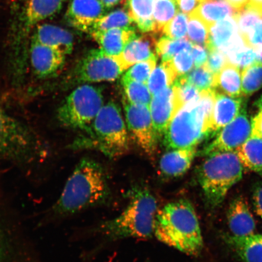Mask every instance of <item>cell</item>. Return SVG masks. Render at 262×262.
I'll list each match as a JSON object with an SVG mask.
<instances>
[{
    "label": "cell",
    "mask_w": 262,
    "mask_h": 262,
    "mask_svg": "<svg viewBox=\"0 0 262 262\" xmlns=\"http://www.w3.org/2000/svg\"><path fill=\"white\" fill-rule=\"evenodd\" d=\"M188 16L187 38L193 44L206 47L208 43L210 26L194 12Z\"/></svg>",
    "instance_id": "35"
},
{
    "label": "cell",
    "mask_w": 262,
    "mask_h": 262,
    "mask_svg": "<svg viewBox=\"0 0 262 262\" xmlns=\"http://www.w3.org/2000/svg\"><path fill=\"white\" fill-rule=\"evenodd\" d=\"M227 220L231 235L237 237L254 234L256 225L247 201L242 196L232 200L227 212Z\"/></svg>",
    "instance_id": "17"
},
{
    "label": "cell",
    "mask_w": 262,
    "mask_h": 262,
    "mask_svg": "<svg viewBox=\"0 0 262 262\" xmlns=\"http://www.w3.org/2000/svg\"><path fill=\"white\" fill-rule=\"evenodd\" d=\"M110 194L107 176L103 166L85 157L75 167L52 210L54 214L61 216L77 214L104 204Z\"/></svg>",
    "instance_id": "1"
},
{
    "label": "cell",
    "mask_w": 262,
    "mask_h": 262,
    "mask_svg": "<svg viewBox=\"0 0 262 262\" xmlns=\"http://www.w3.org/2000/svg\"><path fill=\"white\" fill-rule=\"evenodd\" d=\"M9 248L4 234L0 229V262H8L9 257Z\"/></svg>",
    "instance_id": "47"
},
{
    "label": "cell",
    "mask_w": 262,
    "mask_h": 262,
    "mask_svg": "<svg viewBox=\"0 0 262 262\" xmlns=\"http://www.w3.org/2000/svg\"><path fill=\"white\" fill-rule=\"evenodd\" d=\"M194 12L211 27L218 21L234 16L237 11L226 0H205Z\"/></svg>",
    "instance_id": "28"
},
{
    "label": "cell",
    "mask_w": 262,
    "mask_h": 262,
    "mask_svg": "<svg viewBox=\"0 0 262 262\" xmlns=\"http://www.w3.org/2000/svg\"><path fill=\"white\" fill-rule=\"evenodd\" d=\"M237 11L243 9L249 3V0H226Z\"/></svg>",
    "instance_id": "48"
},
{
    "label": "cell",
    "mask_w": 262,
    "mask_h": 262,
    "mask_svg": "<svg viewBox=\"0 0 262 262\" xmlns=\"http://www.w3.org/2000/svg\"><path fill=\"white\" fill-rule=\"evenodd\" d=\"M228 63L227 58L224 52L212 50L209 51L208 60L205 64L213 74L217 75Z\"/></svg>",
    "instance_id": "42"
},
{
    "label": "cell",
    "mask_w": 262,
    "mask_h": 262,
    "mask_svg": "<svg viewBox=\"0 0 262 262\" xmlns=\"http://www.w3.org/2000/svg\"><path fill=\"white\" fill-rule=\"evenodd\" d=\"M171 61L178 77L188 74L194 68L191 50L188 49L179 52Z\"/></svg>",
    "instance_id": "41"
},
{
    "label": "cell",
    "mask_w": 262,
    "mask_h": 262,
    "mask_svg": "<svg viewBox=\"0 0 262 262\" xmlns=\"http://www.w3.org/2000/svg\"><path fill=\"white\" fill-rule=\"evenodd\" d=\"M180 12L177 0H155L154 18L157 34L162 33L164 28Z\"/></svg>",
    "instance_id": "31"
},
{
    "label": "cell",
    "mask_w": 262,
    "mask_h": 262,
    "mask_svg": "<svg viewBox=\"0 0 262 262\" xmlns=\"http://www.w3.org/2000/svg\"><path fill=\"white\" fill-rule=\"evenodd\" d=\"M183 76L188 83L200 91L214 89L215 75L209 71L205 64L194 68L190 73Z\"/></svg>",
    "instance_id": "36"
},
{
    "label": "cell",
    "mask_w": 262,
    "mask_h": 262,
    "mask_svg": "<svg viewBox=\"0 0 262 262\" xmlns=\"http://www.w3.org/2000/svg\"><path fill=\"white\" fill-rule=\"evenodd\" d=\"M38 145L28 127L0 104V158L26 162L38 155Z\"/></svg>",
    "instance_id": "9"
},
{
    "label": "cell",
    "mask_w": 262,
    "mask_h": 262,
    "mask_svg": "<svg viewBox=\"0 0 262 262\" xmlns=\"http://www.w3.org/2000/svg\"><path fill=\"white\" fill-rule=\"evenodd\" d=\"M249 4L262 11V0H249Z\"/></svg>",
    "instance_id": "51"
},
{
    "label": "cell",
    "mask_w": 262,
    "mask_h": 262,
    "mask_svg": "<svg viewBox=\"0 0 262 262\" xmlns=\"http://www.w3.org/2000/svg\"><path fill=\"white\" fill-rule=\"evenodd\" d=\"M180 106L198 100L201 97V91L186 81L184 76L177 78L173 84Z\"/></svg>",
    "instance_id": "37"
},
{
    "label": "cell",
    "mask_w": 262,
    "mask_h": 262,
    "mask_svg": "<svg viewBox=\"0 0 262 262\" xmlns=\"http://www.w3.org/2000/svg\"><path fill=\"white\" fill-rule=\"evenodd\" d=\"M253 202L254 210L262 220V181L257 182L253 186Z\"/></svg>",
    "instance_id": "45"
},
{
    "label": "cell",
    "mask_w": 262,
    "mask_h": 262,
    "mask_svg": "<svg viewBox=\"0 0 262 262\" xmlns=\"http://www.w3.org/2000/svg\"><path fill=\"white\" fill-rule=\"evenodd\" d=\"M215 97L214 90L202 91L198 100L185 104L178 111L164 134L163 143L167 149L196 147L212 134Z\"/></svg>",
    "instance_id": "3"
},
{
    "label": "cell",
    "mask_w": 262,
    "mask_h": 262,
    "mask_svg": "<svg viewBox=\"0 0 262 262\" xmlns=\"http://www.w3.org/2000/svg\"><path fill=\"white\" fill-rule=\"evenodd\" d=\"M156 35L155 32L143 33L131 39L122 53L116 57L123 71L139 62L157 58Z\"/></svg>",
    "instance_id": "15"
},
{
    "label": "cell",
    "mask_w": 262,
    "mask_h": 262,
    "mask_svg": "<svg viewBox=\"0 0 262 262\" xmlns=\"http://www.w3.org/2000/svg\"><path fill=\"white\" fill-rule=\"evenodd\" d=\"M189 16L179 12L163 30L166 37L173 39L187 38Z\"/></svg>",
    "instance_id": "40"
},
{
    "label": "cell",
    "mask_w": 262,
    "mask_h": 262,
    "mask_svg": "<svg viewBox=\"0 0 262 262\" xmlns=\"http://www.w3.org/2000/svg\"><path fill=\"white\" fill-rule=\"evenodd\" d=\"M155 235L162 243L192 256H198L204 248L198 215L188 200L170 202L159 211Z\"/></svg>",
    "instance_id": "2"
},
{
    "label": "cell",
    "mask_w": 262,
    "mask_h": 262,
    "mask_svg": "<svg viewBox=\"0 0 262 262\" xmlns=\"http://www.w3.org/2000/svg\"><path fill=\"white\" fill-rule=\"evenodd\" d=\"M157 58L141 61L130 67L124 77L145 84L147 83L150 74L156 67Z\"/></svg>",
    "instance_id": "39"
},
{
    "label": "cell",
    "mask_w": 262,
    "mask_h": 262,
    "mask_svg": "<svg viewBox=\"0 0 262 262\" xmlns=\"http://www.w3.org/2000/svg\"><path fill=\"white\" fill-rule=\"evenodd\" d=\"M245 168L262 177V138L251 134L235 150Z\"/></svg>",
    "instance_id": "27"
},
{
    "label": "cell",
    "mask_w": 262,
    "mask_h": 262,
    "mask_svg": "<svg viewBox=\"0 0 262 262\" xmlns=\"http://www.w3.org/2000/svg\"><path fill=\"white\" fill-rule=\"evenodd\" d=\"M241 97H232L216 92L212 115V134L227 126L237 117L242 109Z\"/></svg>",
    "instance_id": "22"
},
{
    "label": "cell",
    "mask_w": 262,
    "mask_h": 262,
    "mask_svg": "<svg viewBox=\"0 0 262 262\" xmlns=\"http://www.w3.org/2000/svg\"><path fill=\"white\" fill-rule=\"evenodd\" d=\"M193 43L187 38L173 39L166 37L160 38L156 45L157 57L161 58L162 61L171 60L179 52L188 49L191 50Z\"/></svg>",
    "instance_id": "33"
},
{
    "label": "cell",
    "mask_w": 262,
    "mask_h": 262,
    "mask_svg": "<svg viewBox=\"0 0 262 262\" xmlns=\"http://www.w3.org/2000/svg\"><path fill=\"white\" fill-rule=\"evenodd\" d=\"M158 205L155 196L145 187L134 188L130 201L121 214L100 226L101 233L111 238L146 239L155 235Z\"/></svg>",
    "instance_id": "5"
},
{
    "label": "cell",
    "mask_w": 262,
    "mask_h": 262,
    "mask_svg": "<svg viewBox=\"0 0 262 262\" xmlns=\"http://www.w3.org/2000/svg\"><path fill=\"white\" fill-rule=\"evenodd\" d=\"M122 84L124 93L123 96L127 101L134 104L150 106L152 95L147 84L130 80L123 76Z\"/></svg>",
    "instance_id": "32"
},
{
    "label": "cell",
    "mask_w": 262,
    "mask_h": 262,
    "mask_svg": "<svg viewBox=\"0 0 262 262\" xmlns=\"http://www.w3.org/2000/svg\"><path fill=\"white\" fill-rule=\"evenodd\" d=\"M242 95L251 96L262 88V64L255 63L244 69L242 73Z\"/></svg>",
    "instance_id": "34"
},
{
    "label": "cell",
    "mask_w": 262,
    "mask_h": 262,
    "mask_svg": "<svg viewBox=\"0 0 262 262\" xmlns=\"http://www.w3.org/2000/svg\"><path fill=\"white\" fill-rule=\"evenodd\" d=\"M226 243L243 262H262V234L244 237L226 234Z\"/></svg>",
    "instance_id": "23"
},
{
    "label": "cell",
    "mask_w": 262,
    "mask_h": 262,
    "mask_svg": "<svg viewBox=\"0 0 262 262\" xmlns=\"http://www.w3.org/2000/svg\"><path fill=\"white\" fill-rule=\"evenodd\" d=\"M100 1L102 3L104 7L107 10H110L115 7V6L119 4V3H122L123 0H100Z\"/></svg>",
    "instance_id": "50"
},
{
    "label": "cell",
    "mask_w": 262,
    "mask_h": 262,
    "mask_svg": "<svg viewBox=\"0 0 262 262\" xmlns=\"http://www.w3.org/2000/svg\"><path fill=\"white\" fill-rule=\"evenodd\" d=\"M104 105L102 89L91 84L79 85L64 98L57 111L62 126L84 132Z\"/></svg>",
    "instance_id": "7"
},
{
    "label": "cell",
    "mask_w": 262,
    "mask_h": 262,
    "mask_svg": "<svg viewBox=\"0 0 262 262\" xmlns=\"http://www.w3.org/2000/svg\"><path fill=\"white\" fill-rule=\"evenodd\" d=\"M196 155V147L170 149L160 159V171L168 178H179L184 175L191 168Z\"/></svg>",
    "instance_id": "21"
},
{
    "label": "cell",
    "mask_w": 262,
    "mask_h": 262,
    "mask_svg": "<svg viewBox=\"0 0 262 262\" xmlns=\"http://www.w3.org/2000/svg\"><path fill=\"white\" fill-rule=\"evenodd\" d=\"M123 70L116 57L104 53L101 49H92L80 59L64 78V88L83 84L114 81L122 75Z\"/></svg>",
    "instance_id": "8"
},
{
    "label": "cell",
    "mask_w": 262,
    "mask_h": 262,
    "mask_svg": "<svg viewBox=\"0 0 262 262\" xmlns=\"http://www.w3.org/2000/svg\"><path fill=\"white\" fill-rule=\"evenodd\" d=\"M191 54L194 60V68L202 67L208 60L209 51L204 46L193 44Z\"/></svg>",
    "instance_id": "43"
},
{
    "label": "cell",
    "mask_w": 262,
    "mask_h": 262,
    "mask_svg": "<svg viewBox=\"0 0 262 262\" xmlns=\"http://www.w3.org/2000/svg\"><path fill=\"white\" fill-rule=\"evenodd\" d=\"M255 53V63L262 64V44L253 47Z\"/></svg>",
    "instance_id": "49"
},
{
    "label": "cell",
    "mask_w": 262,
    "mask_h": 262,
    "mask_svg": "<svg viewBox=\"0 0 262 262\" xmlns=\"http://www.w3.org/2000/svg\"><path fill=\"white\" fill-rule=\"evenodd\" d=\"M136 35V29L134 26L94 32L90 35L97 42L104 53L116 57L122 53L126 45Z\"/></svg>",
    "instance_id": "19"
},
{
    "label": "cell",
    "mask_w": 262,
    "mask_h": 262,
    "mask_svg": "<svg viewBox=\"0 0 262 262\" xmlns=\"http://www.w3.org/2000/svg\"><path fill=\"white\" fill-rule=\"evenodd\" d=\"M181 108L173 84L152 96L149 109L158 139L164 136L169 123Z\"/></svg>",
    "instance_id": "13"
},
{
    "label": "cell",
    "mask_w": 262,
    "mask_h": 262,
    "mask_svg": "<svg viewBox=\"0 0 262 262\" xmlns=\"http://www.w3.org/2000/svg\"><path fill=\"white\" fill-rule=\"evenodd\" d=\"M63 0H28L25 15V35L34 26L60 11Z\"/></svg>",
    "instance_id": "24"
},
{
    "label": "cell",
    "mask_w": 262,
    "mask_h": 262,
    "mask_svg": "<svg viewBox=\"0 0 262 262\" xmlns=\"http://www.w3.org/2000/svg\"><path fill=\"white\" fill-rule=\"evenodd\" d=\"M42 45L53 48L67 56L74 49V37L71 33L58 26L42 24L36 26L32 38Z\"/></svg>",
    "instance_id": "18"
},
{
    "label": "cell",
    "mask_w": 262,
    "mask_h": 262,
    "mask_svg": "<svg viewBox=\"0 0 262 262\" xmlns=\"http://www.w3.org/2000/svg\"><path fill=\"white\" fill-rule=\"evenodd\" d=\"M214 90L219 93L232 97H241L242 73L240 68L228 63L215 75Z\"/></svg>",
    "instance_id": "26"
},
{
    "label": "cell",
    "mask_w": 262,
    "mask_h": 262,
    "mask_svg": "<svg viewBox=\"0 0 262 262\" xmlns=\"http://www.w3.org/2000/svg\"><path fill=\"white\" fill-rule=\"evenodd\" d=\"M252 133V124L245 109L242 107L238 116L223 127L216 138L202 151V156L222 151H235L243 145Z\"/></svg>",
    "instance_id": "11"
},
{
    "label": "cell",
    "mask_w": 262,
    "mask_h": 262,
    "mask_svg": "<svg viewBox=\"0 0 262 262\" xmlns=\"http://www.w3.org/2000/svg\"><path fill=\"white\" fill-rule=\"evenodd\" d=\"M29 59L33 73L41 79L55 76L63 68L65 55L31 39Z\"/></svg>",
    "instance_id": "12"
},
{
    "label": "cell",
    "mask_w": 262,
    "mask_h": 262,
    "mask_svg": "<svg viewBox=\"0 0 262 262\" xmlns=\"http://www.w3.org/2000/svg\"><path fill=\"white\" fill-rule=\"evenodd\" d=\"M134 25H136L135 22L123 6V8L118 9L101 18L94 25L89 35L94 32L106 31L114 28L134 27Z\"/></svg>",
    "instance_id": "30"
},
{
    "label": "cell",
    "mask_w": 262,
    "mask_h": 262,
    "mask_svg": "<svg viewBox=\"0 0 262 262\" xmlns=\"http://www.w3.org/2000/svg\"><path fill=\"white\" fill-rule=\"evenodd\" d=\"M154 0H123L122 5L142 33L155 32Z\"/></svg>",
    "instance_id": "25"
},
{
    "label": "cell",
    "mask_w": 262,
    "mask_h": 262,
    "mask_svg": "<svg viewBox=\"0 0 262 262\" xmlns=\"http://www.w3.org/2000/svg\"><path fill=\"white\" fill-rule=\"evenodd\" d=\"M196 170V178L206 205L215 209L224 202L232 186L243 178L244 166L235 151L211 154Z\"/></svg>",
    "instance_id": "6"
},
{
    "label": "cell",
    "mask_w": 262,
    "mask_h": 262,
    "mask_svg": "<svg viewBox=\"0 0 262 262\" xmlns=\"http://www.w3.org/2000/svg\"><path fill=\"white\" fill-rule=\"evenodd\" d=\"M239 31L246 42L254 47L262 44V11L250 4L235 15Z\"/></svg>",
    "instance_id": "20"
},
{
    "label": "cell",
    "mask_w": 262,
    "mask_h": 262,
    "mask_svg": "<svg viewBox=\"0 0 262 262\" xmlns=\"http://www.w3.org/2000/svg\"><path fill=\"white\" fill-rule=\"evenodd\" d=\"M123 105L127 127L133 139L147 156H154L158 138L149 106L130 103L123 96Z\"/></svg>",
    "instance_id": "10"
},
{
    "label": "cell",
    "mask_w": 262,
    "mask_h": 262,
    "mask_svg": "<svg viewBox=\"0 0 262 262\" xmlns=\"http://www.w3.org/2000/svg\"><path fill=\"white\" fill-rule=\"evenodd\" d=\"M107 11L100 0H72L67 12L68 20L77 30L90 34Z\"/></svg>",
    "instance_id": "14"
},
{
    "label": "cell",
    "mask_w": 262,
    "mask_h": 262,
    "mask_svg": "<svg viewBox=\"0 0 262 262\" xmlns=\"http://www.w3.org/2000/svg\"><path fill=\"white\" fill-rule=\"evenodd\" d=\"M244 40L235 16H231L211 26L206 48L208 51L219 50L225 54Z\"/></svg>",
    "instance_id": "16"
},
{
    "label": "cell",
    "mask_w": 262,
    "mask_h": 262,
    "mask_svg": "<svg viewBox=\"0 0 262 262\" xmlns=\"http://www.w3.org/2000/svg\"><path fill=\"white\" fill-rule=\"evenodd\" d=\"M180 11L189 15L194 12L205 0H177Z\"/></svg>",
    "instance_id": "46"
},
{
    "label": "cell",
    "mask_w": 262,
    "mask_h": 262,
    "mask_svg": "<svg viewBox=\"0 0 262 262\" xmlns=\"http://www.w3.org/2000/svg\"><path fill=\"white\" fill-rule=\"evenodd\" d=\"M225 55L228 63L240 69L247 68L255 62L254 49L247 43L241 46Z\"/></svg>",
    "instance_id": "38"
},
{
    "label": "cell",
    "mask_w": 262,
    "mask_h": 262,
    "mask_svg": "<svg viewBox=\"0 0 262 262\" xmlns=\"http://www.w3.org/2000/svg\"><path fill=\"white\" fill-rule=\"evenodd\" d=\"M73 149H96L111 158L125 155L130 139L120 107L110 101L98 113L89 129L71 145Z\"/></svg>",
    "instance_id": "4"
},
{
    "label": "cell",
    "mask_w": 262,
    "mask_h": 262,
    "mask_svg": "<svg viewBox=\"0 0 262 262\" xmlns=\"http://www.w3.org/2000/svg\"><path fill=\"white\" fill-rule=\"evenodd\" d=\"M257 114L252 119V134L262 138V94L255 101Z\"/></svg>",
    "instance_id": "44"
},
{
    "label": "cell",
    "mask_w": 262,
    "mask_h": 262,
    "mask_svg": "<svg viewBox=\"0 0 262 262\" xmlns=\"http://www.w3.org/2000/svg\"><path fill=\"white\" fill-rule=\"evenodd\" d=\"M178 77V75L172 67L171 60L162 61L150 74L147 81V86L153 96L167 88L171 86Z\"/></svg>",
    "instance_id": "29"
}]
</instances>
